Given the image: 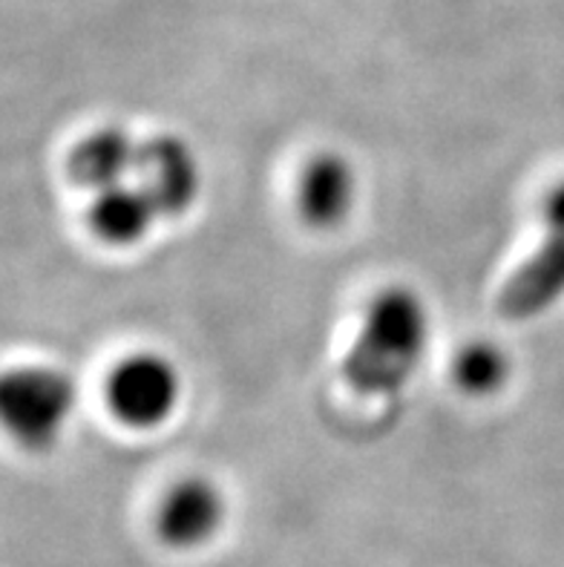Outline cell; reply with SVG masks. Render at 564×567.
<instances>
[{
	"mask_svg": "<svg viewBox=\"0 0 564 567\" xmlns=\"http://www.w3.org/2000/svg\"><path fill=\"white\" fill-rule=\"evenodd\" d=\"M427 340L429 315L421 297L409 288H386L366 311L343 378L360 395H392L414 374Z\"/></svg>",
	"mask_w": 564,
	"mask_h": 567,
	"instance_id": "6da1fadb",
	"label": "cell"
},
{
	"mask_svg": "<svg viewBox=\"0 0 564 567\" xmlns=\"http://www.w3.org/2000/svg\"><path fill=\"white\" fill-rule=\"evenodd\" d=\"M75 403V389L55 369H18L0 386L3 424L23 446L52 444Z\"/></svg>",
	"mask_w": 564,
	"mask_h": 567,
	"instance_id": "7a4b0ae2",
	"label": "cell"
},
{
	"mask_svg": "<svg viewBox=\"0 0 564 567\" xmlns=\"http://www.w3.org/2000/svg\"><path fill=\"white\" fill-rule=\"evenodd\" d=\"M180 401V374L158 354H133L113 369L107 403L113 415L130 426H158Z\"/></svg>",
	"mask_w": 564,
	"mask_h": 567,
	"instance_id": "3957f363",
	"label": "cell"
},
{
	"mask_svg": "<svg viewBox=\"0 0 564 567\" xmlns=\"http://www.w3.org/2000/svg\"><path fill=\"white\" fill-rule=\"evenodd\" d=\"M136 185L142 187L158 216H180L199 194V165L182 138L158 136L139 147Z\"/></svg>",
	"mask_w": 564,
	"mask_h": 567,
	"instance_id": "277c9868",
	"label": "cell"
},
{
	"mask_svg": "<svg viewBox=\"0 0 564 567\" xmlns=\"http://www.w3.org/2000/svg\"><path fill=\"white\" fill-rule=\"evenodd\" d=\"M564 297V234H551L501 288L499 315L530 320Z\"/></svg>",
	"mask_w": 564,
	"mask_h": 567,
	"instance_id": "5b68a950",
	"label": "cell"
},
{
	"mask_svg": "<svg viewBox=\"0 0 564 567\" xmlns=\"http://www.w3.org/2000/svg\"><path fill=\"white\" fill-rule=\"evenodd\" d=\"M225 518V502L219 489L202 478L176 484L158 507V536L171 547H199L214 539Z\"/></svg>",
	"mask_w": 564,
	"mask_h": 567,
	"instance_id": "8992f818",
	"label": "cell"
},
{
	"mask_svg": "<svg viewBox=\"0 0 564 567\" xmlns=\"http://www.w3.org/2000/svg\"><path fill=\"white\" fill-rule=\"evenodd\" d=\"M355 171L343 156L322 153L306 167L300 182V210L306 223L317 228H331L343 223L355 202Z\"/></svg>",
	"mask_w": 564,
	"mask_h": 567,
	"instance_id": "52a82bcc",
	"label": "cell"
},
{
	"mask_svg": "<svg viewBox=\"0 0 564 567\" xmlns=\"http://www.w3.org/2000/svg\"><path fill=\"white\" fill-rule=\"evenodd\" d=\"M139 144L127 136L122 127L95 130L93 136L72 151L70 176L79 187L90 190H107V187L122 185L130 171H136Z\"/></svg>",
	"mask_w": 564,
	"mask_h": 567,
	"instance_id": "ba28073f",
	"label": "cell"
},
{
	"mask_svg": "<svg viewBox=\"0 0 564 567\" xmlns=\"http://www.w3.org/2000/svg\"><path fill=\"white\" fill-rule=\"evenodd\" d=\"M158 210L139 185H115L101 190L90 208V228L110 245H133L147 237Z\"/></svg>",
	"mask_w": 564,
	"mask_h": 567,
	"instance_id": "9c48e42d",
	"label": "cell"
},
{
	"mask_svg": "<svg viewBox=\"0 0 564 567\" xmlns=\"http://www.w3.org/2000/svg\"><path fill=\"white\" fill-rule=\"evenodd\" d=\"M455 383L470 395H493L510 378V360L493 343H472L455 358Z\"/></svg>",
	"mask_w": 564,
	"mask_h": 567,
	"instance_id": "30bf717a",
	"label": "cell"
},
{
	"mask_svg": "<svg viewBox=\"0 0 564 567\" xmlns=\"http://www.w3.org/2000/svg\"><path fill=\"white\" fill-rule=\"evenodd\" d=\"M544 223L551 234H564V182L544 202Z\"/></svg>",
	"mask_w": 564,
	"mask_h": 567,
	"instance_id": "8fae6325",
	"label": "cell"
}]
</instances>
